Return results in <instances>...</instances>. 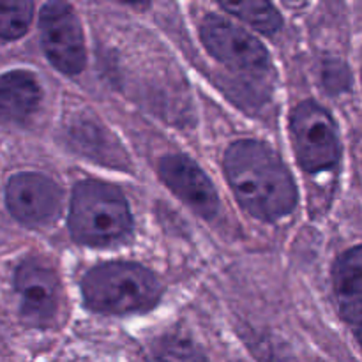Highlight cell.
I'll list each match as a JSON object with an SVG mask.
<instances>
[{
    "instance_id": "1",
    "label": "cell",
    "mask_w": 362,
    "mask_h": 362,
    "mask_svg": "<svg viewBox=\"0 0 362 362\" xmlns=\"http://www.w3.org/2000/svg\"><path fill=\"white\" fill-rule=\"evenodd\" d=\"M225 172L239 204L255 218L278 221L296 207L292 175L276 152L262 141L233 144L225 156Z\"/></svg>"
},
{
    "instance_id": "2",
    "label": "cell",
    "mask_w": 362,
    "mask_h": 362,
    "mask_svg": "<svg viewBox=\"0 0 362 362\" xmlns=\"http://www.w3.org/2000/svg\"><path fill=\"white\" fill-rule=\"evenodd\" d=\"M85 304L95 313L131 315L152 310L161 299V285L151 271L136 264H105L81 281Z\"/></svg>"
},
{
    "instance_id": "3",
    "label": "cell",
    "mask_w": 362,
    "mask_h": 362,
    "mask_svg": "<svg viewBox=\"0 0 362 362\" xmlns=\"http://www.w3.org/2000/svg\"><path fill=\"white\" fill-rule=\"evenodd\" d=\"M69 225L80 244L110 246L129 233L131 212L117 187L99 180H85L73 191Z\"/></svg>"
},
{
    "instance_id": "4",
    "label": "cell",
    "mask_w": 362,
    "mask_h": 362,
    "mask_svg": "<svg viewBox=\"0 0 362 362\" xmlns=\"http://www.w3.org/2000/svg\"><path fill=\"white\" fill-rule=\"evenodd\" d=\"M293 147L308 172L329 170L339 159L338 131L332 117L313 101L300 103L292 115Z\"/></svg>"
},
{
    "instance_id": "5",
    "label": "cell",
    "mask_w": 362,
    "mask_h": 362,
    "mask_svg": "<svg viewBox=\"0 0 362 362\" xmlns=\"http://www.w3.org/2000/svg\"><path fill=\"white\" fill-rule=\"evenodd\" d=\"M41 41L49 62L66 74L85 67V41L73 7L62 0L46 4L39 16Z\"/></svg>"
},
{
    "instance_id": "6",
    "label": "cell",
    "mask_w": 362,
    "mask_h": 362,
    "mask_svg": "<svg viewBox=\"0 0 362 362\" xmlns=\"http://www.w3.org/2000/svg\"><path fill=\"white\" fill-rule=\"evenodd\" d=\"M202 39L209 52L232 69L258 76H264L271 69L269 53L260 41L223 18H205L202 23Z\"/></svg>"
},
{
    "instance_id": "7",
    "label": "cell",
    "mask_w": 362,
    "mask_h": 362,
    "mask_svg": "<svg viewBox=\"0 0 362 362\" xmlns=\"http://www.w3.org/2000/svg\"><path fill=\"white\" fill-rule=\"evenodd\" d=\"M6 204L23 225H49L62 211V191L55 180L41 173H18L7 182Z\"/></svg>"
},
{
    "instance_id": "8",
    "label": "cell",
    "mask_w": 362,
    "mask_h": 362,
    "mask_svg": "<svg viewBox=\"0 0 362 362\" xmlns=\"http://www.w3.org/2000/svg\"><path fill=\"white\" fill-rule=\"evenodd\" d=\"M21 317L34 327H48L59 311V279L48 265L27 260L16 271Z\"/></svg>"
},
{
    "instance_id": "9",
    "label": "cell",
    "mask_w": 362,
    "mask_h": 362,
    "mask_svg": "<svg viewBox=\"0 0 362 362\" xmlns=\"http://www.w3.org/2000/svg\"><path fill=\"white\" fill-rule=\"evenodd\" d=\"M159 173L163 182L193 211L207 219L214 218L219 209L218 193L197 163L180 154L166 156L159 163Z\"/></svg>"
},
{
    "instance_id": "10",
    "label": "cell",
    "mask_w": 362,
    "mask_h": 362,
    "mask_svg": "<svg viewBox=\"0 0 362 362\" xmlns=\"http://www.w3.org/2000/svg\"><path fill=\"white\" fill-rule=\"evenodd\" d=\"M41 103V87L34 74L9 71L0 76V120L25 124L34 117Z\"/></svg>"
},
{
    "instance_id": "11",
    "label": "cell",
    "mask_w": 362,
    "mask_h": 362,
    "mask_svg": "<svg viewBox=\"0 0 362 362\" xmlns=\"http://www.w3.org/2000/svg\"><path fill=\"white\" fill-rule=\"evenodd\" d=\"M334 292L339 313L349 324L362 322V246L339 257L334 265Z\"/></svg>"
},
{
    "instance_id": "12",
    "label": "cell",
    "mask_w": 362,
    "mask_h": 362,
    "mask_svg": "<svg viewBox=\"0 0 362 362\" xmlns=\"http://www.w3.org/2000/svg\"><path fill=\"white\" fill-rule=\"evenodd\" d=\"M71 141L76 145L81 154L88 156L94 161L105 163V165H122V152H113L112 140L105 129L90 120H76L69 127Z\"/></svg>"
},
{
    "instance_id": "13",
    "label": "cell",
    "mask_w": 362,
    "mask_h": 362,
    "mask_svg": "<svg viewBox=\"0 0 362 362\" xmlns=\"http://www.w3.org/2000/svg\"><path fill=\"white\" fill-rule=\"evenodd\" d=\"M219 6L250 23L264 34H274L281 28V16L271 0H218Z\"/></svg>"
},
{
    "instance_id": "14",
    "label": "cell",
    "mask_w": 362,
    "mask_h": 362,
    "mask_svg": "<svg viewBox=\"0 0 362 362\" xmlns=\"http://www.w3.org/2000/svg\"><path fill=\"white\" fill-rule=\"evenodd\" d=\"M147 362H209L200 346L182 336H163L152 345Z\"/></svg>"
},
{
    "instance_id": "15",
    "label": "cell",
    "mask_w": 362,
    "mask_h": 362,
    "mask_svg": "<svg viewBox=\"0 0 362 362\" xmlns=\"http://www.w3.org/2000/svg\"><path fill=\"white\" fill-rule=\"evenodd\" d=\"M34 14L32 0H0V39L21 37L28 30Z\"/></svg>"
},
{
    "instance_id": "16",
    "label": "cell",
    "mask_w": 362,
    "mask_h": 362,
    "mask_svg": "<svg viewBox=\"0 0 362 362\" xmlns=\"http://www.w3.org/2000/svg\"><path fill=\"white\" fill-rule=\"evenodd\" d=\"M357 338H359V343L362 346V322L359 324V329H357Z\"/></svg>"
},
{
    "instance_id": "17",
    "label": "cell",
    "mask_w": 362,
    "mask_h": 362,
    "mask_svg": "<svg viewBox=\"0 0 362 362\" xmlns=\"http://www.w3.org/2000/svg\"><path fill=\"white\" fill-rule=\"evenodd\" d=\"M119 2H126V4H141L145 0H119Z\"/></svg>"
}]
</instances>
